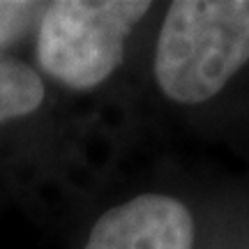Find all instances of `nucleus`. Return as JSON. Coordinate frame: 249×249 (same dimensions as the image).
Instances as JSON below:
<instances>
[{"instance_id": "obj_1", "label": "nucleus", "mask_w": 249, "mask_h": 249, "mask_svg": "<svg viewBox=\"0 0 249 249\" xmlns=\"http://www.w3.org/2000/svg\"><path fill=\"white\" fill-rule=\"evenodd\" d=\"M249 62V0H176L155 51V79L180 104L213 99Z\"/></svg>"}, {"instance_id": "obj_2", "label": "nucleus", "mask_w": 249, "mask_h": 249, "mask_svg": "<svg viewBox=\"0 0 249 249\" xmlns=\"http://www.w3.org/2000/svg\"><path fill=\"white\" fill-rule=\"evenodd\" d=\"M150 9L145 0L46 2L37 58L67 88L88 90L107 81L124 55V39Z\"/></svg>"}, {"instance_id": "obj_3", "label": "nucleus", "mask_w": 249, "mask_h": 249, "mask_svg": "<svg viewBox=\"0 0 249 249\" xmlns=\"http://www.w3.org/2000/svg\"><path fill=\"white\" fill-rule=\"evenodd\" d=\"M83 249H194V219L166 194H141L97 219Z\"/></svg>"}, {"instance_id": "obj_4", "label": "nucleus", "mask_w": 249, "mask_h": 249, "mask_svg": "<svg viewBox=\"0 0 249 249\" xmlns=\"http://www.w3.org/2000/svg\"><path fill=\"white\" fill-rule=\"evenodd\" d=\"M44 83L26 62L0 53V123L21 118L39 108Z\"/></svg>"}, {"instance_id": "obj_5", "label": "nucleus", "mask_w": 249, "mask_h": 249, "mask_svg": "<svg viewBox=\"0 0 249 249\" xmlns=\"http://www.w3.org/2000/svg\"><path fill=\"white\" fill-rule=\"evenodd\" d=\"M46 2L30 0H0V46H9L39 28Z\"/></svg>"}]
</instances>
